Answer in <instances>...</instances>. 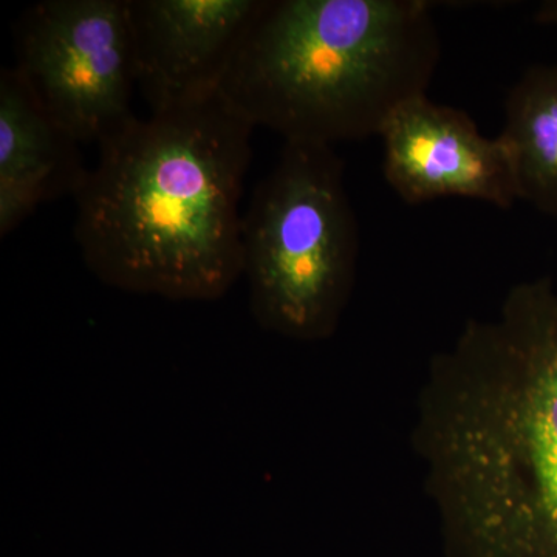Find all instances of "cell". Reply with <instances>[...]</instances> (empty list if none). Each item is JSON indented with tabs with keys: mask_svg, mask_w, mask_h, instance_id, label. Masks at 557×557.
<instances>
[{
	"mask_svg": "<svg viewBox=\"0 0 557 557\" xmlns=\"http://www.w3.org/2000/svg\"><path fill=\"white\" fill-rule=\"evenodd\" d=\"M379 137L384 177L406 203L460 197L508 209L520 200L508 146L483 137L463 110L421 95L399 106Z\"/></svg>",
	"mask_w": 557,
	"mask_h": 557,
	"instance_id": "6",
	"label": "cell"
},
{
	"mask_svg": "<svg viewBox=\"0 0 557 557\" xmlns=\"http://www.w3.org/2000/svg\"><path fill=\"white\" fill-rule=\"evenodd\" d=\"M263 0H129L137 86L150 112L220 91Z\"/></svg>",
	"mask_w": 557,
	"mask_h": 557,
	"instance_id": "7",
	"label": "cell"
},
{
	"mask_svg": "<svg viewBox=\"0 0 557 557\" xmlns=\"http://www.w3.org/2000/svg\"><path fill=\"white\" fill-rule=\"evenodd\" d=\"M89 170L79 143L40 104L14 69L0 73V236L47 201L75 197Z\"/></svg>",
	"mask_w": 557,
	"mask_h": 557,
	"instance_id": "8",
	"label": "cell"
},
{
	"mask_svg": "<svg viewBox=\"0 0 557 557\" xmlns=\"http://www.w3.org/2000/svg\"><path fill=\"white\" fill-rule=\"evenodd\" d=\"M534 21L537 24L545 25V27L557 28V0H547L537 7L534 13Z\"/></svg>",
	"mask_w": 557,
	"mask_h": 557,
	"instance_id": "10",
	"label": "cell"
},
{
	"mask_svg": "<svg viewBox=\"0 0 557 557\" xmlns=\"http://www.w3.org/2000/svg\"><path fill=\"white\" fill-rule=\"evenodd\" d=\"M413 450L443 557H557V288L519 282L431 359Z\"/></svg>",
	"mask_w": 557,
	"mask_h": 557,
	"instance_id": "1",
	"label": "cell"
},
{
	"mask_svg": "<svg viewBox=\"0 0 557 557\" xmlns=\"http://www.w3.org/2000/svg\"><path fill=\"white\" fill-rule=\"evenodd\" d=\"M16 36L17 70L79 145L100 146L137 119L129 0H44Z\"/></svg>",
	"mask_w": 557,
	"mask_h": 557,
	"instance_id": "5",
	"label": "cell"
},
{
	"mask_svg": "<svg viewBox=\"0 0 557 557\" xmlns=\"http://www.w3.org/2000/svg\"><path fill=\"white\" fill-rule=\"evenodd\" d=\"M332 146L285 143L244 212L249 310L265 332L300 343L335 335L355 282L358 220Z\"/></svg>",
	"mask_w": 557,
	"mask_h": 557,
	"instance_id": "4",
	"label": "cell"
},
{
	"mask_svg": "<svg viewBox=\"0 0 557 557\" xmlns=\"http://www.w3.org/2000/svg\"><path fill=\"white\" fill-rule=\"evenodd\" d=\"M498 137L511 153L519 199L557 220V65H534L520 76Z\"/></svg>",
	"mask_w": 557,
	"mask_h": 557,
	"instance_id": "9",
	"label": "cell"
},
{
	"mask_svg": "<svg viewBox=\"0 0 557 557\" xmlns=\"http://www.w3.org/2000/svg\"><path fill=\"white\" fill-rule=\"evenodd\" d=\"M256 127L220 95L138 116L102 141L75 239L102 284L207 302L244 274L240 199Z\"/></svg>",
	"mask_w": 557,
	"mask_h": 557,
	"instance_id": "2",
	"label": "cell"
},
{
	"mask_svg": "<svg viewBox=\"0 0 557 557\" xmlns=\"http://www.w3.org/2000/svg\"><path fill=\"white\" fill-rule=\"evenodd\" d=\"M440 58L424 0H263L220 95L285 143L333 148L428 95Z\"/></svg>",
	"mask_w": 557,
	"mask_h": 557,
	"instance_id": "3",
	"label": "cell"
}]
</instances>
